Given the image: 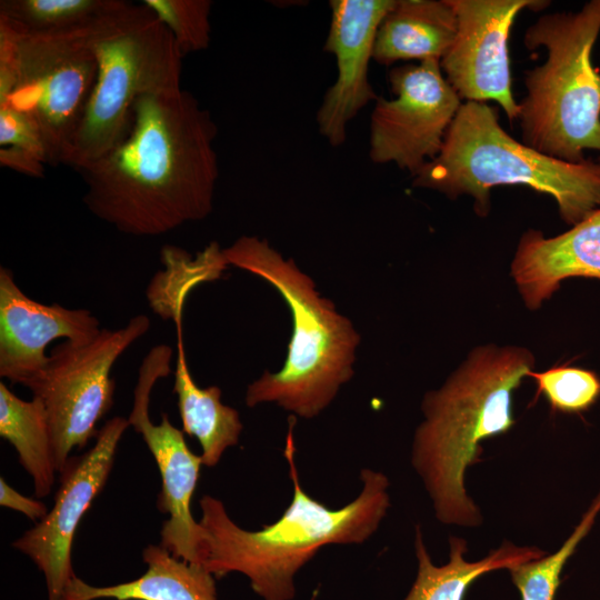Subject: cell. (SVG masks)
<instances>
[{"instance_id":"6da1fadb","label":"cell","mask_w":600,"mask_h":600,"mask_svg":"<svg viewBox=\"0 0 600 600\" xmlns=\"http://www.w3.org/2000/svg\"><path fill=\"white\" fill-rule=\"evenodd\" d=\"M218 127L182 88L133 106L128 136L78 173L89 211L118 231L157 237L207 218L219 178Z\"/></svg>"},{"instance_id":"7a4b0ae2","label":"cell","mask_w":600,"mask_h":600,"mask_svg":"<svg viewBox=\"0 0 600 600\" xmlns=\"http://www.w3.org/2000/svg\"><path fill=\"white\" fill-rule=\"evenodd\" d=\"M294 451L290 424L283 454L293 496L273 523L246 530L229 517L219 499L203 496L199 501L200 564L216 579L232 572L246 576L262 600H292L296 573L322 547L363 543L377 531L390 507L388 477L364 468L357 498L342 508H328L302 489Z\"/></svg>"},{"instance_id":"3957f363","label":"cell","mask_w":600,"mask_h":600,"mask_svg":"<svg viewBox=\"0 0 600 600\" xmlns=\"http://www.w3.org/2000/svg\"><path fill=\"white\" fill-rule=\"evenodd\" d=\"M533 364L532 353L520 347H479L440 389L424 396L411 463L441 523H482L480 509L467 493L464 473L481 461L483 440L514 424L512 392Z\"/></svg>"},{"instance_id":"277c9868","label":"cell","mask_w":600,"mask_h":600,"mask_svg":"<svg viewBox=\"0 0 600 600\" xmlns=\"http://www.w3.org/2000/svg\"><path fill=\"white\" fill-rule=\"evenodd\" d=\"M229 266L262 278L289 307L292 334L278 372L264 371L246 391L249 408L274 402L303 419L320 414L353 376L360 336L351 321L316 290L313 280L266 239L241 236L223 249Z\"/></svg>"},{"instance_id":"5b68a950","label":"cell","mask_w":600,"mask_h":600,"mask_svg":"<svg viewBox=\"0 0 600 600\" xmlns=\"http://www.w3.org/2000/svg\"><path fill=\"white\" fill-rule=\"evenodd\" d=\"M518 184L551 196L570 226L600 207V162H567L516 140L487 102H462L439 154L412 180L450 199L471 196L481 217L490 210L493 187Z\"/></svg>"},{"instance_id":"8992f818","label":"cell","mask_w":600,"mask_h":600,"mask_svg":"<svg viewBox=\"0 0 600 600\" xmlns=\"http://www.w3.org/2000/svg\"><path fill=\"white\" fill-rule=\"evenodd\" d=\"M600 32V0L578 12L542 14L526 31L528 50L544 47V63L528 70L519 103L524 144L571 163L600 152V73L591 51Z\"/></svg>"},{"instance_id":"52a82bcc","label":"cell","mask_w":600,"mask_h":600,"mask_svg":"<svg viewBox=\"0 0 600 600\" xmlns=\"http://www.w3.org/2000/svg\"><path fill=\"white\" fill-rule=\"evenodd\" d=\"M88 42L98 72L64 162L77 171L124 140L140 97L181 88L183 57L143 2L122 1L92 26Z\"/></svg>"},{"instance_id":"ba28073f","label":"cell","mask_w":600,"mask_h":600,"mask_svg":"<svg viewBox=\"0 0 600 600\" xmlns=\"http://www.w3.org/2000/svg\"><path fill=\"white\" fill-rule=\"evenodd\" d=\"M92 26L30 34L0 22V107L32 121L51 166L64 164L96 82Z\"/></svg>"},{"instance_id":"9c48e42d","label":"cell","mask_w":600,"mask_h":600,"mask_svg":"<svg viewBox=\"0 0 600 600\" xmlns=\"http://www.w3.org/2000/svg\"><path fill=\"white\" fill-rule=\"evenodd\" d=\"M149 328L150 319L138 314L120 329H101L88 342L57 344L47 366L23 384L46 407L57 472L63 471L74 448L97 437L98 422L113 404L112 367Z\"/></svg>"},{"instance_id":"30bf717a","label":"cell","mask_w":600,"mask_h":600,"mask_svg":"<svg viewBox=\"0 0 600 600\" xmlns=\"http://www.w3.org/2000/svg\"><path fill=\"white\" fill-rule=\"evenodd\" d=\"M388 80L396 97L374 101L369 159L393 163L414 177L439 154L462 99L447 81L439 60L394 67Z\"/></svg>"},{"instance_id":"8fae6325","label":"cell","mask_w":600,"mask_h":600,"mask_svg":"<svg viewBox=\"0 0 600 600\" xmlns=\"http://www.w3.org/2000/svg\"><path fill=\"white\" fill-rule=\"evenodd\" d=\"M171 359L172 349L163 343L147 353L139 368L133 406L127 419L142 436L161 476L158 506L169 518L162 524L160 546L178 559L200 564L201 529L192 516L191 500L203 464L201 456L189 449L184 432L171 424L167 413H162L158 424L149 416L152 388L159 379L170 374Z\"/></svg>"},{"instance_id":"7c38bea8","label":"cell","mask_w":600,"mask_h":600,"mask_svg":"<svg viewBox=\"0 0 600 600\" xmlns=\"http://www.w3.org/2000/svg\"><path fill=\"white\" fill-rule=\"evenodd\" d=\"M457 17L454 40L440 60L443 76L461 99L497 102L508 120L519 119L511 90L509 34L523 9L542 10L543 0H447Z\"/></svg>"},{"instance_id":"4fadbf2b","label":"cell","mask_w":600,"mask_h":600,"mask_svg":"<svg viewBox=\"0 0 600 600\" xmlns=\"http://www.w3.org/2000/svg\"><path fill=\"white\" fill-rule=\"evenodd\" d=\"M130 427L127 418L113 417L99 430L93 447L70 458L60 473V486L52 508L34 527L12 542L43 572L48 600H61L74 577L72 542L86 511L103 489L120 439Z\"/></svg>"},{"instance_id":"5bb4252c","label":"cell","mask_w":600,"mask_h":600,"mask_svg":"<svg viewBox=\"0 0 600 600\" xmlns=\"http://www.w3.org/2000/svg\"><path fill=\"white\" fill-rule=\"evenodd\" d=\"M396 0H331L330 27L323 49L334 56L337 78L317 110L319 133L338 148L347 140L348 126L378 99L369 81V63L378 28Z\"/></svg>"},{"instance_id":"9a60e30c","label":"cell","mask_w":600,"mask_h":600,"mask_svg":"<svg viewBox=\"0 0 600 600\" xmlns=\"http://www.w3.org/2000/svg\"><path fill=\"white\" fill-rule=\"evenodd\" d=\"M101 331L87 309L44 304L29 298L13 272L0 267V377L24 384L48 363L46 348L56 339L83 343Z\"/></svg>"},{"instance_id":"2e32d148","label":"cell","mask_w":600,"mask_h":600,"mask_svg":"<svg viewBox=\"0 0 600 600\" xmlns=\"http://www.w3.org/2000/svg\"><path fill=\"white\" fill-rule=\"evenodd\" d=\"M511 274L531 310L549 299L567 278L600 279V207L556 237L546 238L534 229L524 232Z\"/></svg>"},{"instance_id":"e0dca14e","label":"cell","mask_w":600,"mask_h":600,"mask_svg":"<svg viewBox=\"0 0 600 600\" xmlns=\"http://www.w3.org/2000/svg\"><path fill=\"white\" fill-rule=\"evenodd\" d=\"M456 33L457 17L447 0H396L378 28L372 60L386 67L440 61Z\"/></svg>"},{"instance_id":"ac0fdd59","label":"cell","mask_w":600,"mask_h":600,"mask_svg":"<svg viewBox=\"0 0 600 600\" xmlns=\"http://www.w3.org/2000/svg\"><path fill=\"white\" fill-rule=\"evenodd\" d=\"M146 572L109 587H94L73 577L61 600H218L216 578L201 564L173 557L161 546L143 550Z\"/></svg>"},{"instance_id":"d6986e66","label":"cell","mask_w":600,"mask_h":600,"mask_svg":"<svg viewBox=\"0 0 600 600\" xmlns=\"http://www.w3.org/2000/svg\"><path fill=\"white\" fill-rule=\"evenodd\" d=\"M174 324L177 357L173 392L178 397L182 431L199 441L202 463L213 467L228 448L238 444L243 426L239 412L221 402L219 387L201 388L196 383L187 362L182 319L174 320Z\"/></svg>"},{"instance_id":"ffe728a7","label":"cell","mask_w":600,"mask_h":600,"mask_svg":"<svg viewBox=\"0 0 600 600\" xmlns=\"http://www.w3.org/2000/svg\"><path fill=\"white\" fill-rule=\"evenodd\" d=\"M449 561L444 566L432 563L423 542L419 526L416 528L414 550L418 559V573L414 583L403 600H463L469 587L481 576L513 566L537 560L547 552L537 547H519L510 541L489 552L479 561L464 559L467 541L449 538Z\"/></svg>"},{"instance_id":"44dd1931","label":"cell","mask_w":600,"mask_h":600,"mask_svg":"<svg viewBox=\"0 0 600 600\" xmlns=\"http://www.w3.org/2000/svg\"><path fill=\"white\" fill-rule=\"evenodd\" d=\"M0 436L14 448L33 481L38 498L47 497L56 479V457L46 407L33 397L26 401L0 382Z\"/></svg>"},{"instance_id":"7402d4cb","label":"cell","mask_w":600,"mask_h":600,"mask_svg":"<svg viewBox=\"0 0 600 600\" xmlns=\"http://www.w3.org/2000/svg\"><path fill=\"white\" fill-rule=\"evenodd\" d=\"M161 260L166 270L154 274L147 297L154 312L172 320L183 317L186 299L196 286L219 279L229 267L223 249L214 241L194 258L181 248L167 244L161 249Z\"/></svg>"},{"instance_id":"603a6c76","label":"cell","mask_w":600,"mask_h":600,"mask_svg":"<svg viewBox=\"0 0 600 600\" xmlns=\"http://www.w3.org/2000/svg\"><path fill=\"white\" fill-rule=\"evenodd\" d=\"M122 0H2L0 22L22 33L42 34L88 28Z\"/></svg>"},{"instance_id":"cb8c5ba5","label":"cell","mask_w":600,"mask_h":600,"mask_svg":"<svg viewBox=\"0 0 600 600\" xmlns=\"http://www.w3.org/2000/svg\"><path fill=\"white\" fill-rule=\"evenodd\" d=\"M600 513V492L570 537L552 554L520 563L508 569L521 600H554L561 582V572L582 539L589 533Z\"/></svg>"},{"instance_id":"d4e9b609","label":"cell","mask_w":600,"mask_h":600,"mask_svg":"<svg viewBox=\"0 0 600 600\" xmlns=\"http://www.w3.org/2000/svg\"><path fill=\"white\" fill-rule=\"evenodd\" d=\"M537 382V394H543L553 410L582 412L600 397V378L591 370L558 366L543 372L530 371Z\"/></svg>"},{"instance_id":"484cf974","label":"cell","mask_w":600,"mask_h":600,"mask_svg":"<svg viewBox=\"0 0 600 600\" xmlns=\"http://www.w3.org/2000/svg\"><path fill=\"white\" fill-rule=\"evenodd\" d=\"M172 34L179 52L206 50L211 41L210 0H143Z\"/></svg>"},{"instance_id":"4316f807","label":"cell","mask_w":600,"mask_h":600,"mask_svg":"<svg viewBox=\"0 0 600 600\" xmlns=\"http://www.w3.org/2000/svg\"><path fill=\"white\" fill-rule=\"evenodd\" d=\"M18 147L40 154L47 163L46 149L36 126L21 112L0 107V148Z\"/></svg>"},{"instance_id":"83f0119b","label":"cell","mask_w":600,"mask_h":600,"mask_svg":"<svg viewBox=\"0 0 600 600\" xmlns=\"http://www.w3.org/2000/svg\"><path fill=\"white\" fill-rule=\"evenodd\" d=\"M0 163L2 167L10 168L20 173L40 178L43 177L46 161L36 152L8 146L0 148Z\"/></svg>"},{"instance_id":"f1b7e54d","label":"cell","mask_w":600,"mask_h":600,"mask_svg":"<svg viewBox=\"0 0 600 600\" xmlns=\"http://www.w3.org/2000/svg\"><path fill=\"white\" fill-rule=\"evenodd\" d=\"M0 504L19 511L33 521H40L48 513V508L43 502L19 493L3 478L0 479Z\"/></svg>"}]
</instances>
